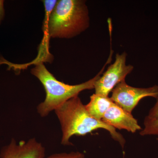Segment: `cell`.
<instances>
[{
    "label": "cell",
    "instance_id": "30bf717a",
    "mask_svg": "<svg viewBox=\"0 0 158 158\" xmlns=\"http://www.w3.org/2000/svg\"><path fill=\"white\" fill-rule=\"evenodd\" d=\"M45 158H85V156L80 152H71L68 153H56Z\"/></svg>",
    "mask_w": 158,
    "mask_h": 158
},
{
    "label": "cell",
    "instance_id": "3957f363",
    "mask_svg": "<svg viewBox=\"0 0 158 158\" xmlns=\"http://www.w3.org/2000/svg\"><path fill=\"white\" fill-rule=\"evenodd\" d=\"M111 59L112 56L110 55L101 70L93 78L77 85H68L58 81L48 70L42 61L37 62L35 67L31 69V73L40 81L46 93L45 99L37 107L40 116L46 117L69 100L78 95L80 92L94 89L95 82L103 73L106 66L110 63Z\"/></svg>",
    "mask_w": 158,
    "mask_h": 158
},
{
    "label": "cell",
    "instance_id": "8992f818",
    "mask_svg": "<svg viewBox=\"0 0 158 158\" xmlns=\"http://www.w3.org/2000/svg\"><path fill=\"white\" fill-rule=\"evenodd\" d=\"M45 147L35 138L19 142L12 139L0 152V158H45Z\"/></svg>",
    "mask_w": 158,
    "mask_h": 158
},
{
    "label": "cell",
    "instance_id": "5bb4252c",
    "mask_svg": "<svg viewBox=\"0 0 158 158\" xmlns=\"http://www.w3.org/2000/svg\"><path fill=\"white\" fill-rule=\"evenodd\" d=\"M157 140L158 141V138H157Z\"/></svg>",
    "mask_w": 158,
    "mask_h": 158
},
{
    "label": "cell",
    "instance_id": "6da1fadb",
    "mask_svg": "<svg viewBox=\"0 0 158 158\" xmlns=\"http://www.w3.org/2000/svg\"><path fill=\"white\" fill-rule=\"evenodd\" d=\"M61 125V143L64 146H72L70 141L74 135L85 136L95 130H106L115 141L124 147L126 140L120 133L112 127L90 116L78 95L69 100L54 111Z\"/></svg>",
    "mask_w": 158,
    "mask_h": 158
},
{
    "label": "cell",
    "instance_id": "4fadbf2b",
    "mask_svg": "<svg viewBox=\"0 0 158 158\" xmlns=\"http://www.w3.org/2000/svg\"><path fill=\"white\" fill-rule=\"evenodd\" d=\"M4 3V1H0V23L2 22L5 15Z\"/></svg>",
    "mask_w": 158,
    "mask_h": 158
},
{
    "label": "cell",
    "instance_id": "9c48e42d",
    "mask_svg": "<svg viewBox=\"0 0 158 158\" xmlns=\"http://www.w3.org/2000/svg\"><path fill=\"white\" fill-rule=\"evenodd\" d=\"M144 128L140 132L142 136L158 135V116L149 117L145 116L144 120Z\"/></svg>",
    "mask_w": 158,
    "mask_h": 158
},
{
    "label": "cell",
    "instance_id": "52a82bcc",
    "mask_svg": "<svg viewBox=\"0 0 158 158\" xmlns=\"http://www.w3.org/2000/svg\"><path fill=\"white\" fill-rule=\"evenodd\" d=\"M102 121L118 130H125L129 132L135 133L142 128L138 120L132 115L114 102L105 113Z\"/></svg>",
    "mask_w": 158,
    "mask_h": 158
},
{
    "label": "cell",
    "instance_id": "277c9868",
    "mask_svg": "<svg viewBox=\"0 0 158 158\" xmlns=\"http://www.w3.org/2000/svg\"><path fill=\"white\" fill-rule=\"evenodd\" d=\"M127 54H117L115 62L110 65L105 72L95 82L94 89L95 94L109 97L115 87L123 81L134 69V66L127 65Z\"/></svg>",
    "mask_w": 158,
    "mask_h": 158
},
{
    "label": "cell",
    "instance_id": "5b68a950",
    "mask_svg": "<svg viewBox=\"0 0 158 158\" xmlns=\"http://www.w3.org/2000/svg\"><path fill=\"white\" fill-rule=\"evenodd\" d=\"M112 92L110 98L112 101L123 110L131 113L142 98L148 97L156 98L158 97V86L135 88L127 85L125 80L116 85Z\"/></svg>",
    "mask_w": 158,
    "mask_h": 158
},
{
    "label": "cell",
    "instance_id": "ba28073f",
    "mask_svg": "<svg viewBox=\"0 0 158 158\" xmlns=\"http://www.w3.org/2000/svg\"><path fill=\"white\" fill-rule=\"evenodd\" d=\"M113 103L114 102L109 97L94 93L90 97V102L85 106L90 116L97 120H102Z\"/></svg>",
    "mask_w": 158,
    "mask_h": 158
},
{
    "label": "cell",
    "instance_id": "8fae6325",
    "mask_svg": "<svg viewBox=\"0 0 158 158\" xmlns=\"http://www.w3.org/2000/svg\"><path fill=\"white\" fill-rule=\"evenodd\" d=\"M57 1L56 0H44L43 1L45 10V15L44 21L48 19L51 15L52 11H53L55 6L56 5Z\"/></svg>",
    "mask_w": 158,
    "mask_h": 158
},
{
    "label": "cell",
    "instance_id": "7c38bea8",
    "mask_svg": "<svg viewBox=\"0 0 158 158\" xmlns=\"http://www.w3.org/2000/svg\"><path fill=\"white\" fill-rule=\"evenodd\" d=\"M156 99V102L155 104L150 110L148 115L147 116L148 117H156L158 116V96Z\"/></svg>",
    "mask_w": 158,
    "mask_h": 158
},
{
    "label": "cell",
    "instance_id": "7a4b0ae2",
    "mask_svg": "<svg viewBox=\"0 0 158 158\" xmlns=\"http://www.w3.org/2000/svg\"><path fill=\"white\" fill-rule=\"evenodd\" d=\"M90 26L86 2L83 0H59L48 19L43 21L46 39L75 37Z\"/></svg>",
    "mask_w": 158,
    "mask_h": 158
}]
</instances>
